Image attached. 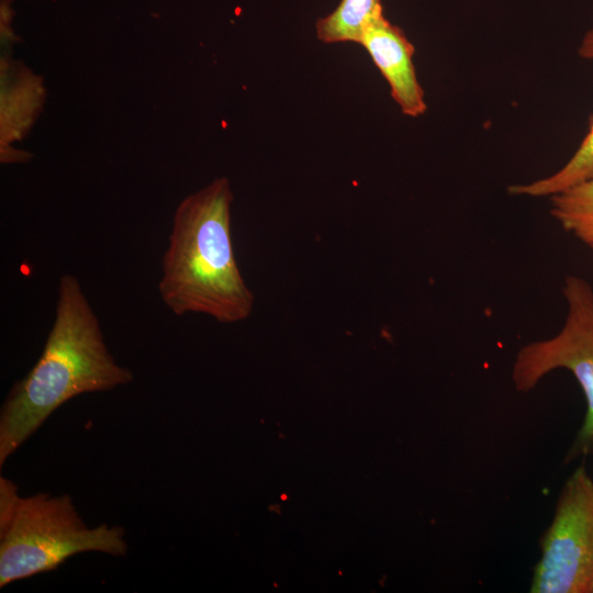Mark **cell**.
<instances>
[{
  "label": "cell",
  "instance_id": "1",
  "mask_svg": "<svg viewBox=\"0 0 593 593\" xmlns=\"http://www.w3.org/2000/svg\"><path fill=\"white\" fill-rule=\"evenodd\" d=\"M78 278H59L55 317L40 358L11 388L0 411V467L64 403L83 393L128 384Z\"/></svg>",
  "mask_w": 593,
  "mask_h": 593
},
{
  "label": "cell",
  "instance_id": "2",
  "mask_svg": "<svg viewBox=\"0 0 593 593\" xmlns=\"http://www.w3.org/2000/svg\"><path fill=\"white\" fill-rule=\"evenodd\" d=\"M232 202L230 181L221 177L186 197L175 211L158 292L177 316L197 313L233 324L253 313L254 294L233 247Z\"/></svg>",
  "mask_w": 593,
  "mask_h": 593
},
{
  "label": "cell",
  "instance_id": "3",
  "mask_svg": "<svg viewBox=\"0 0 593 593\" xmlns=\"http://www.w3.org/2000/svg\"><path fill=\"white\" fill-rule=\"evenodd\" d=\"M124 536L121 526L88 527L68 494L21 497L12 521L0 533V588L53 571L81 552L126 556Z\"/></svg>",
  "mask_w": 593,
  "mask_h": 593
},
{
  "label": "cell",
  "instance_id": "4",
  "mask_svg": "<svg viewBox=\"0 0 593 593\" xmlns=\"http://www.w3.org/2000/svg\"><path fill=\"white\" fill-rule=\"evenodd\" d=\"M562 293L567 316L552 337L524 345L515 357L512 380L519 392L533 390L557 369L570 371L581 387L586 412L578 436L567 456L572 460L593 455V288L585 279L570 275Z\"/></svg>",
  "mask_w": 593,
  "mask_h": 593
},
{
  "label": "cell",
  "instance_id": "5",
  "mask_svg": "<svg viewBox=\"0 0 593 593\" xmlns=\"http://www.w3.org/2000/svg\"><path fill=\"white\" fill-rule=\"evenodd\" d=\"M540 550L530 592H593V480L584 465L563 484Z\"/></svg>",
  "mask_w": 593,
  "mask_h": 593
},
{
  "label": "cell",
  "instance_id": "6",
  "mask_svg": "<svg viewBox=\"0 0 593 593\" xmlns=\"http://www.w3.org/2000/svg\"><path fill=\"white\" fill-rule=\"evenodd\" d=\"M390 86L393 100L403 114L417 118L427 105L414 64V46L404 32L383 13L366 27L359 41Z\"/></svg>",
  "mask_w": 593,
  "mask_h": 593
},
{
  "label": "cell",
  "instance_id": "7",
  "mask_svg": "<svg viewBox=\"0 0 593 593\" xmlns=\"http://www.w3.org/2000/svg\"><path fill=\"white\" fill-rule=\"evenodd\" d=\"M593 180V116L589 130L572 157L555 174L507 188L510 194L526 197H552L581 183Z\"/></svg>",
  "mask_w": 593,
  "mask_h": 593
},
{
  "label": "cell",
  "instance_id": "8",
  "mask_svg": "<svg viewBox=\"0 0 593 593\" xmlns=\"http://www.w3.org/2000/svg\"><path fill=\"white\" fill-rule=\"evenodd\" d=\"M383 13L381 0H340L337 8L316 22L323 43H359L366 27Z\"/></svg>",
  "mask_w": 593,
  "mask_h": 593
},
{
  "label": "cell",
  "instance_id": "9",
  "mask_svg": "<svg viewBox=\"0 0 593 593\" xmlns=\"http://www.w3.org/2000/svg\"><path fill=\"white\" fill-rule=\"evenodd\" d=\"M551 211L593 210V180L550 197Z\"/></svg>",
  "mask_w": 593,
  "mask_h": 593
},
{
  "label": "cell",
  "instance_id": "10",
  "mask_svg": "<svg viewBox=\"0 0 593 593\" xmlns=\"http://www.w3.org/2000/svg\"><path fill=\"white\" fill-rule=\"evenodd\" d=\"M551 215L568 233L593 249V210L551 211Z\"/></svg>",
  "mask_w": 593,
  "mask_h": 593
},
{
  "label": "cell",
  "instance_id": "11",
  "mask_svg": "<svg viewBox=\"0 0 593 593\" xmlns=\"http://www.w3.org/2000/svg\"><path fill=\"white\" fill-rule=\"evenodd\" d=\"M15 484L1 477L0 478V533L3 532L13 518L20 502Z\"/></svg>",
  "mask_w": 593,
  "mask_h": 593
},
{
  "label": "cell",
  "instance_id": "12",
  "mask_svg": "<svg viewBox=\"0 0 593 593\" xmlns=\"http://www.w3.org/2000/svg\"><path fill=\"white\" fill-rule=\"evenodd\" d=\"M578 53L582 58L593 59V29L583 36Z\"/></svg>",
  "mask_w": 593,
  "mask_h": 593
},
{
  "label": "cell",
  "instance_id": "13",
  "mask_svg": "<svg viewBox=\"0 0 593 593\" xmlns=\"http://www.w3.org/2000/svg\"><path fill=\"white\" fill-rule=\"evenodd\" d=\"M593 593V592H592Z\"/></svg>",
  "mask_w": 593,
  "mask_h": 593
}]
</instances>
